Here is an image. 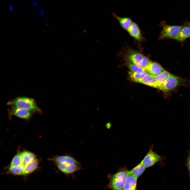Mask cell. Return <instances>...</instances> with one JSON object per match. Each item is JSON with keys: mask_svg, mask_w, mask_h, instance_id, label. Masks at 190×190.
I'll return each instance as SVG.
<instances>
[{"mask_svg": "<svg viewBox=\"0 0 190 190\" xmlns=\"http://www.w3.org/2000/svg\"><path fill=\"white\" fill-rule=\"evenodd\" d=\"M190 37V27L186 25L183 26L179 32L173 39L183 43L187 39Z\"/></svg>", "mask_w": 190, "mask_h": 190, "instance_id": "cell-14", "label": "cell"}, {"mask_svg": "<svg viewBox=\"0 0 190 190\" xmlns=\"http://www.w3.org/2000/svg\"><path fill=\"white\" fill-rule=\"evenodd\" d=\"M22 164L25 166L36 159V155L30 151L24 150L20 152Z\"/></svg>", "mask_w": 190, "mask_h": 190, "instance_id": "cell-16", "label": "cell"}, {"mask_svg": "<svg viewBox=\"0 0 190 190\" xmlns=\"http://www.w3.org/2000/svg\"><path fill=\"white\" fill-rule=\"evenodd\" d=\"M120 54L127 63L138 66L146 57L141 52L129 46L123 48Z\"/></svg>", "mask_w": 190, "mask_h": 190, "instance_id": "cell-3", "label": "cell"}, {"mask_svg": "<svg viewBox=\"0 0 190 190\" xmlns=\"http://www.w3.org/2000/svg\"><path fill=\"white\" fill-rule=\"evenodd\" d=\"M126 31L131 37L138 42H140L144 40L140 28L136 23L133 22Z\"/></svg>", "mask_w": 190, "mask_h": 190, "instance_id": "cell-9", "label": "cell"}, {"mask_svg": "<svg viewBox=\"0 0 190 190\" xmlns=\"http://www.w3.org/2000/svg\"><path fill=\"white\" fill-rule=\"evenodd\" d=\"M146 168L140 162L130 172L131 174L137 178L142 174Z\"/></svg>", "mask_w": 190, "mask_h": 190, "instance_id": "cell-19", "label": "cell"}, {"mask_svg": "<svg viewBox=\"0 0 190 190\" xmlns=\"http://www.w3.org/2000/svg\"><path fill=\"white\" fill-rule=\"evenodd\" d=\"M39 163L38 160L36 159L26 164L25 167L22 175H27L35 170L38 167Z\"/></svg>", "mask_w": 190, "mask_h": 190, "instance_id": "cell-17", "label": "cell"}, {"mask_svg": "<svg viewBox=\"0 0 190 190\" xmlns=\"http://www.w3.org/2000/svg\"><path fill=\"white\" fill-rule=\"evenodd\" d=\"M40 16H42V15H45L44 12V11L41 8H40Z\"/></svg>", "mask_w": 190, "mask_h": 190, "instance_id": "cell-26", "label": "cell"}, {"mask_svg": "<svg viewBox=\"0 0 190 190\" xmlns=\"http://www.w3.org/2000/svg\"><path fill=\"white\" fill-rule=\"evenodd\" d=\"M153 148L152 146L141 162L146 168L153 166L162 160L160 156L153 151Z\"/></svg>", "mask_w": 190, "mask_h": 190, "instance_id": "cell-6", "label": "cell"}, {"mask_svg": "<svg viewBox=\"0 0 190 190\" xmlns=\"http://www.w3.org/2000/svg\"><path fill=\"white\" fill-rule=\"evenodd\" d=\"M186 165L188 169L190 171V153H188V156L187 159Z\"/></svg>", "mask_w": 190, "mask_h": 190, "instance_id": "cell-24", "label": "cell"}, {"mask_svg": "<svg viewBox=\"0 0 190 190\" xmlns=\"http://www.w3.org/2000/svg\"><path fill=\"white\" fill-rule=\"evenodd\" d=\"M126 65L131 72H145L144 69L134 64L127 63Z\"/></svg>", "mask_w": 190, "mask_h": 190, "instance_id": "cell-23", "label": "cell"}, {"mask_svg": "<svg viewBox=\"0 0 190 190\" xmlns=\"http://www.w3.org/2000/svg\"><path fill=\"white\" fill-rule=\"evenodd\" d=\"M136 82L139 83L160 89V85L154 79V77L148 74H146L141 78L137 80Z\"/></svg>", "mask_w": 190, "mask_h": 190, "instance_id": "cell-11", "label": "cell"}, {"mask_svg": "<svg viewBox=\"0 0 190 190\" xmlns=\"http://www.w3.org/2000/svg\"><path fill=\"white\" fill-rule=\"evenodd\" d=\"M55 163L59 170L66 174H72L81 169V165L59 163Z\"/></svg>", "mask_w": 190, "mask_h": 190, "instance_id": "cell-7", "label": "cell"}, {"mask_svg": "<svg viewBox=\"0 0 190 190\" xmlns=\"http://www.w3.org/2000/svg\"><path fill=\"white\" fill-rule=\"evenodd\" d=\"M144 69L147 74L153 77L158 75L165 70L159 64L151 61Z\"/></svg>", "mask_w": 190, "mask_h": 190, "instance_id": "cell-8", "label": "cell"}, {"mask_svg": "<svg viewBox=\"0 0 190 190\" xmlns=\"http://www.w3.org/2000/svg\"><path fill=\"white\" fill-rule=\"evenodd\" d=\"M9 10L11 12H13V6L11 4H9Z\"/></svg>", "mask_w": 190, "mask_h": 190, "instance_id": "cell-25", "label": "cell"}, {"mask_svg": "<svg viewBox=\"0 0 190 190\" xmlns=\"http://www.w3.org/2000/svg\"><path fill=\"white\" fill-rule=\"evenodd\" d=\"M32 4L34 5H37V2L36 1H35L32 2Z\"/></svg>", "mask_w": 190, "mask_h": 190, "instance_id": "cell-27", "label": "cell"}, {"mask_svg": "<svg viewBox=\"0 0 190 190\" xmlns=\"http://www.w3.org/2000/svg\"><path fill=\"white\" fill-rule=\"evenodd\" d=\"M162 30L161 31L159 39V40L165 39H172L179 32L183 26L171 25L164 22L161 23Z\"/></svg>", "mask_w": 190, "mask_h": 190, "instance_id": "cell-4", "label": "cell"}, {"mask_svg": "<svg viewBox=\"0 0 190 190\" xmlns=\"http://www.w3.org/2000/svg\"><path fill=\"white\" fill-rule=\"evenodd\" d=\"M189 175H190V171H189Z\"/></svg>", "mask_w": 190, "mask_h": 190, "instance_id": "cell-29", "label": "cell"}, {"mask_svg": "<svg viewBox=\"0 0 190 190\" xmlns=\"http://www.w3.org/2000/svg\"><path fill=\"white\" fill-rule=\"evenodd\" d=\"M184 81L181 78L172 74L161 86L160 89L168 93L182 84Z\"/></svg>", "mask_w": 190, "mask_h": 190, "instance_id": "cell-5", "label": "cell"}, {"mask_svg": "<svg viewBox=\"0 0 190 190\" xmlns=\"http://www.w3.org/2000/svg\"><path fill=\"white\" fill-rule=\"evenodd\" d=\"M137 178L129 173L125 181L122 190H137L136 188Z\"/></svg>", "mask_w": 190, "mask_h": 190, "instance_id": "cell-13", "label": "cell"}, {"mask_svg": "<svg viewBox=\"0 0 190 190\" xmlns=\"http://www.w3.org/2000/svg\"><path fill=\"white\" fill-rule=\"evenodd\" d=\"M25 166L23 164L18 166L9 167L8 172L13 175H22Z\"/></svg>", "mask_w": 190, "mask_h": 190, "instance_id": "cell-20", "label": "cell"}, {"mask_svg": "<svg viewBox=\"0 0 190 190\" xmlns=\"http://www.w3.org/2000/svg\"><path fill=\"white\" fill-rule=\"evenodd\" d=\"M51 160L54 161L55 163L80 165V163L73 157L68 155L55 156Z\"/></svg>", "mask_w": 190, "mask_h": 190, "instance_id": "cell-12", "label": "cell"}, {"mask_svg": "<svg viewBox=\"0 0 190 190\" xmlns=\"http://www.w3.org/2000/svg\"><path fill=\"white\" fill-rule=\"evenodd\" d=\"M22 164V160L21 153L19 151L13 158L9 167L18 166Z\"/></svg>", "mask_w": 190, "mask_h": 190, "instance_id": "cell-21", "label": "cell"}, {"mask_svg": "<svg viewBox=\"0 0 190 190\" xmlns=\"http://www.w3.org/2000/svg\"><path fill=\"white\" fill-rule=\"evenodd\" d=\"M9 113L10 115L26 120L30 118L33 113L26 109L11 107L9 110Z\"/></svg>", "mask_w": 190, "mask_h": 190, "instance_id": "cell-10", "label": "cell"}, {"mask_svg": "<svg viewBox=\"0 0 190 190\" xmlns=\"http://www.w3.org/2000/svg\"><path fill=\"white\" fill-rule=\"evenodd\" d=\"M172 75V74L169 72L165 70L158 75L153 77L155 81L160 86L159 89L161 86Z\"/></svg>", "mask_w": 190, "mask_h": 190, "instance_id": "cell-18", "label": "cell"}, {"mask_svg": "<svg viewBox=\"0 0 190 190\" xmlns=\"http://www.w3.org/2000/svg\"><path fill=\"white\" fill-rule=\"evenodd\" d=\"M129 171L124 168L110 175L109 177V188L111 190H122Z\"/></svg>", "mask_w": 190, "mask_h": 190, "instance_id": "cell-2", "label": "cell"}, {"mask_svg": "<svg viewBox=\"0 0 190 190\" xmlns=\"http://www.w3.org/2000/svg\"><path fill=\"white\" fill-rule=\"evenodd\" d=\"M146 73L145 72H134L130 71L129 72V75L131 80L136 82L137 80L141 78Z\"/></svg>", "mask_w": 190, "mask_h": 190, "instance_id": "cell-22", "label": "cell"}, {"mask_svg": "<svg viewBox=\"0 0 190 190\" xmlns=\"http://www.w3.org/2000/svg\"><path fill=\"white\" fill-rule=\"evenodd\" d=\"M112 15L118 21L121 27L126 30L133 22L131 19L129 17H121L115 13H113Z\"/></svg>", "mask_w": 190, "mask_h": 190, "instance_id": "cell-15", "label": "cell"}, {"mask_svg": "<svg viewBox=\"0 0 190 190\" xmlns=\"http://www.w3.org/2000/svg\"><path fill=\"white\" fill-rule=\"evenodd\" d=\"M188 25L190 27V22L187 23Z\"/></svg>", "mask_w": 190, "mask_h": 190, "instance_id": "cell-28", "label": "cell"}, {"mask_svg": "<svg viewBox=\"0 0 190 190\" xmlns=\"http://www.w3.org/2000/svg\"><path fill=\"white\" fill-rule=\"evenodd\" d=\"M7 104L17 108L26 109L39 114L42 111L33 98L26 97H18L9 101Z\"/></svg>", "mask_w": 190, "mask_h": 190, "instance_id": "cell-1", "label": "cell"}]
</instances>
